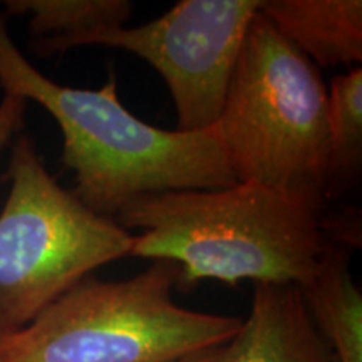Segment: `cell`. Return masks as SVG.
<instances>
[{
  "label": "cell",
  "mask_w": 362,
  "mask_h": 362,
  "mask_svg": "<svg viewBox=\"0 0 362 362\" xmlns=\"http://www.w3.org/2000/svg\"><path fill=\"white\" fill-rule=\"evenodd\" d=\"M0 86L57 121L61 161L74 175V194L94 214L115 220L144 194L237 183L216 128L181 133L144 123L123 106L112 72L98 89L54 83L17 47L2 16Z\"/></svg>",
  "instance_id": "obj_1"
},
{
  "label": "cell",
  "mask_w": 362,
  "mask_h": 362,
  "mask_svg": "<svg viewBox=\"0 0 362 362\" xmlns=\"http://www.w3.org/2000/svg\"><path fill=\"white\" fill-rule=\"evenodd\" d=\"M320 215L253 183L144 194L115 216L134 235L129 257L173 262L178 291L203 280L304 287L325 240Z\"/></svg>",
  "instance_id": "obj_2"
},
{
  "label": "cell",
  "mask_w": 362,
  "mask_h": 362,
  "mask_svg": "<svg viewBox=\"0 0 362 362\" xmlns=\"http://www.w3.org/2000/svg\"><path fill=\"white\" fill-rule=\"evenodd\" d=\"M215 128L237 183L260 185L324 214L327 86L319 67L260 8L248 25Z\"/></svg>",
  "instance_id": "obj_3"
},
{
  "label": "cell",
  "mask_w": 362,
  "mask_h": 362,
  "mask_svg": "<svg viewBox=\"0 0 362 362\" xmlns=\"http://www.w3.org/2000/svg\"><path fill=\"white\" fill-rule=\"evenodd\" d=\"M178 275L166 260L119 282L88 275L33 322L0 337V362H173L228 344L242 317L180 307Z\"/></svg>",
  "instance_id": "obj_4"
},
{
  "label": "cell",
  "mask_w": 362,
  "mask_h": 362,
  "mask_svg": "<svg viewBox=\"0 0 362 362\" xmlns=\"http://www.w3.org/2000/svg\"><path fill=\"white\" fill-rule=\"evenodd\" d=\"M0 211V334L17 332L99 267L129 257L134 235L62 188L34 139H12Z\"/></svg>",
  "instance_id": "obj_5"
},
{
  "label": "cell",
  "mask_w": 362,
  "mask_h": 362,
  "mask_svg": "<svg viewBox=\"0 0 362 362\" xmlns=\"http://www.w3.org/2000/svg\"><path fill=\"white\" fill-rule=\"evenodd\" d=\"M262 0H180L138 27L98 34L86 45L131 52L165 81L176 110V131L215 128L248 25ZM84 45V47H86Z\"/></svg>",
  "instance_id": "obj_6"
},
{
  "label": "cell",
  "mask_w": 362,
  "mask_h": 362,
  "mask_svg": "<svg viewBox=\"0 0 362 362\" xmlns=\"http://www.w3.org/2000/svg\"><path fill=\"white\" fill-rule=\"evenodd\" d=\"M230 342L233 362H337L296 285L255 284L250 314Z\"/></svg>",
  "instance_id": "obj_7"
},
{
  "label": "cell",
  "mask_w": 362,
  "mask_h": 362,
  "mask_svg": "<svg viewBox=\"0 0 362 362\" xmlns=\"http://www.w3.org/2000/svg\"><path fill=\"white\" fill-rule=\"evenodd\" d=\"M260 13L317 67L362 61L361 0H262Z\"/></svg>",
  "instance_id": "obj_8"
},
{
  "label": "cell",
  "mask_w": 362,
  "mask_h": 362,
  "mask_svg": "<svg viewBox=\"0 0 362 362\" xmlns=\"http://www.w3.org/2000/svg\"><path fill=\"white\" fill-rule=\"evenodd\" d=\"M351 255V248L327 242L312 279L298 288L337 362H362V293L352 279Z\"/></svg>",
  "instance_id": "obj_9"
},
{
  "label": "cell",
  "mask_w": 362,
  "mask_h": 362,
  "mask_svg": "<svg viewBox=\"0 0 362 362\" xmlns=\"http://www.w3.org/2000/svg\"><path fill=\"white\" fill-rule=\"evenodd\" d=\"M6 11L25 16L30 49L39 57L84 47L94 35L126 27L129 0H6Z\"/></svg>",
  "instance_id": "obj_10"
},
{
  "label": "cell",
  "mask_w": 362,
  "mask_h": 362,
  "mask_svg": "<svg viewBox=\"0 0 362 362\" xmlns=\"http://www.w3.org/2000/svg\"><path fill=\"white\" fill-rule=\"evenodd\" d=\"M329 168L325 200L342 197L362 171V69L339 74L327 88Z\"/></svg>",
  "instance_id": "obj_11"
},
{
  "label": "cell",
  "mask_w": 362,
  "mask_h": 362,
  "mask_svg": "<svg viewBox=\"0 0 362 362\" xmlns=\"http://www.w3.org/2000/svg\"><path fill=\"white\" fill-rule=\"evenodd\" d=\"M319 223L327 242L351 250L361 247V211L354 206L341 208L330 215H320Z\"/></svg>",
  "instance_id": "obj_12"
},
{
  "label": "cell",
  "mask_w": 362,
  "mask_h": 362,
  "mask_svg": "<svg viewBox=\"0 0 362 362\" xmlns=\"http://www.w3.org/2000/svg\"><path fill=\"white\" fill-rule=\"evenodd\" d=\"M27 101L16 94L4 93L0 101V151L22 133L25 124Z\"/></svg>",
  "instance_id": "obj_13"
},
{
  "label": "cell",
  "mask_w": 362,
  "mask_h": 362,
  "mask_svg": "<svg viewBox=\"0 0 362 362\" xmlns=\"http://www.w3.org/2000/svg\"><path fill=\"white\" fill-rule=\"evenodd\" d=\"M173 362H233V349L232 342L223 344V346H215L210 349H203L185 357H180Z\"/></svg>",
  "instance_id": "obj_14"
},
{
  "label": "cell",
  "mask_w": 362,
  "mask_h": 362,
  "mask_svg": "<svg viewBox=\"0 0 362 362\" xmlns=\"http://www.w3.org/2000/svg\"><path fill=\"white\" fill-rule=\"evenodd\" d=\"M0 337H2V334H0Z\"/></svg>",
  "instance_id": "obj_15"
}]
</instances>
